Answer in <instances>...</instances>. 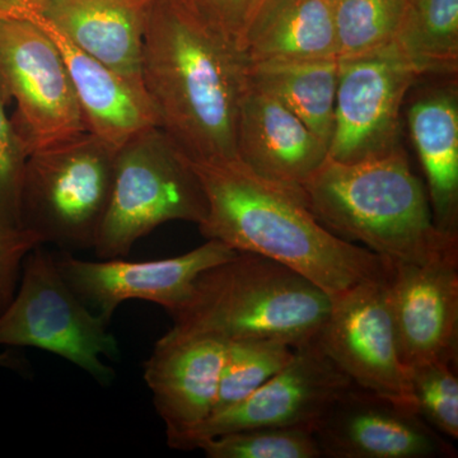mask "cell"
Here are the masks:
<instances>
[{
	"mask_svg": "<svg viewBox=\"0 0 458 458\" xmlns=\"http://www.w3.org/2000/svg\"><path fill=\"white\" fill-rule=\"evenodd\" d=\"M42 243L30 229L0 223V313L13 300L26 256Z\"/></svg>",
	"mask_w": 458,
	"mask_h": 458,
	"instance_id": "obj_28",
	"label": "cell"
},
{
	"mask_svg": "<svg viewBox=\"0 0 458 458\" xmlns=\"http://www.w3.org/2000/svg\"><path fill=\"white\" fill-rule=\"evenodd\" d=\"M31 22L49 36L64 60L87 131L117 150L140 132L158 126L143 87L80 49L47 17Z\"/></svg>",
	"mask_w": 458,
	"mask_h": 458,
	"instance_id": "obj_17",
	"label": "cell"
},
{
	"mask_svg": "<svg viewBox=\"0 0 458 458\" xmlns=\"http://www.w3.org/2000/svg\"><path fill=\"white\" fill-rule=\"evenodd\" d=\"M147 3L47 0L44 16L80 49L143 87L140 56Z\"/></svg>",
	"mask_w": 458,
	"mask_h": 458,
	"instance_id": "obj_18",
	"label": "cell"
},
{
	"mask_svg": "<svg viewBox=\"0 0 458 458\" xmlns=\"http://www.w3.org/2000/svg\"><path fill=\"white\" fill-rule=\"evenodd\" d=\"M0 98L27 156L87 131L56 45L40 27L0 18Z\"/></svg>",
	"mask_w": 458,
	"mask_h": 458,
	"instance_id": "obj_8",
	"label": "cell"
},
{
	"mask_svg": "<svg viewBox=\"0 0 458 458\" xmlns=\"http://www.w3.org/2000/svg\"><path fill=\"white\" fill-rule=\"evenodd\" d=\"M140 74L158 128L186 158H236L246 62L192 0H148Z\"/></svg>",
	"mask_w": 458,
	"mask_h": 458,
	"instance_id": "obj_1",
	"label": "cell"
},
{
	"mask_svg": "<svg viewBox=\"0 0 458 458\" xmlns=\"http://www.w3.org/2000/svg\"><path fill=\"white\" fill-rule=\"evenodd\" d=\"M14 364H16V360H14L9 352H3V354H0V366L13 367Z\"/></svg>",
	"mask_w": 458,
	"mask_h": 458,
	"instance_id": "obj_30",
	"label": "cell"
},
{
	"mask_svg": "<svg viewBox=\"0 0 458 458\" xmlns=\"http://www.w3.org/2000/svg\"><path fill=\"white\" fill-rule=\"evenodd\" d=\"M420 75L391 45L339 60L328 158L355 164L400 147L401 107Z\"/></svg>",
	"mask_w": 458,
	"mask_h": 458,
	"instance_id": "obj_9",
	"label": "cell"
},
{
	"mask_svg": "<svg viewBox=\"0 0 458 458\" xmlns=\"http://www.w3.org/2000/svg\"><path fill=\"white\" fill-rule=\"evenodd\" d=\"M116 150L89 131L27 157L21 225L42 242L95 245L113 188Z\"/></svg>",
	"mask_w": 458,
	"mask_h": 458,
	"instance_id": "obj_6",
	"label": "cell"
},
{
	"mask_svg": "<svg viewBox=\"0 0 458 458\" xmlns=\"http://www.w3.org/2000/svg\"><path fill=\"white\" fill-rule=\"evenodd\" d=\"M207 199L189 159L158 126L116 150L113 188L96 237V254L117 259L164 223L200 225Z\"/></svg>",
	"mask_w": 458,
	"mask_h": 458,
	"instance_id": "obj_5",
	"label": "cell"
},
{
	"mask_svg": "<svg viewBox=\"0 0 458 458\" xmlns=\"http://www.w3.org/2000/svg\"><path fill=\"white\" fill-rule=\"evenodd\" d=\"M237 252L221 241L207 240L188 254L161 260L86 261L63 255L55 261L74 293L108 322L120 304L131 300L159 304L174 313L185 302L200 274Z\"/></svg>",
	"mask_w": 458,
	"mask_h": 458,
	"instance_id": "obj_12",
	"label": "cell"
},
{
	"mask_svg": "<svg viewBox=\"0 0 458 458\" xmlns=\"http://www.w3.org/2000/svg\"><path fill=\"white\" fill-rule=\"evenodd\" d=\"M22 270L20 288L0 313V345L53 352L101 384L113 381L114 369L102 358L117 357L119 345L107 322L89 311L41 245L26 256Z\"/></svg>",
	"mask_w": 458,
	"mask_h": 458,
	"instance_id": "obj_7",
	"label": "cell"
},
{
	"mask_svg": "<svg viewBox=\"0 0 458 458\" xmlns=\"http://www.w3.org/2000/svg\"><path fill=\"white\" fill-rule=\"evenodd\" d=\"M405 0H331L337 59H352L387 49Z\"/></svg>",
	"mask_w": 458,
	"mask_h": 458,
	"instance_id": "obj_24",
	"label": "cell"
},
{
	"mask_svg": "<svg viewBox=\"0 0 458 458\" xmlns=\"http://www.w3.org/2000/svg\"><path fill=\"white\" fill-rule=\"evenodd\" d=\"M225 343L210 336L168 331L144 366V379L165 426L168 445L186 443L212 417Z\"/></svg>",
	"mask_w": 458,
	"mask_h": 458,
	"instance_id": "obj_15",
	"label": "cell"
},
{
	"mask_svg": "<svg viewBox=\"0 0 458 458\" xmlns=\"http://www.w3.org/2000/svg\"><path fill=\"white\" fill-rule=\"evenodd\" d=\"M246 78L278 98L328 147L335 111L339 59L258 63L246 65Z\"/></svg>",
	"mask_w": 458,
	"mask_h": 458,
	"instance_id": "obj_21",
	"label": "cell"
},
{
	"mask_svg": "<svg viewBox=\"0 0 458 458\" xmlns=\"http://www.w3.org/2000/svg\"><path fill=\"white\" fill-rule=\"evenodd\" d=\"M293 355V346L276 339L247 337L225 342L213 414L236 405L255 393L284 369Z\"/></svg>",
	"mask_w": 458,
	"mask_h": 458,
	"instance_id": "obj_23",
	"label": "cell"
},
{
	"mask_svg": "<svg viewBox=\"0 0 458 458\" xmlns=\"http://www.w3.org/2000/svg\"><path fill=\"white\" fill-rule=\"evenodd\" d=\"M386 292L406 369L458 361V254L390 264Z\"/></svg>",
	"mask_w": 458,
	"mask_h": 458,
	"instance_id": "obj_14",
	"label": "cell"
},
{
	"mask_svg": "<svg viewBox=\"0 0 458 458\" xmlns=\"http://www.w3.org/2000/svg\"><path fill=\"white\" fill-rule=\"evenodd\" d=\"M315 339L294 348L291 361L255 393L216 412L190 437L185 451L222 434L271 427L315 429L319 419L352 387Z\"/></svg>",
	"mask_w": 458,
	"mask_h": 458,
	"instance_id": "obj_11",
	"label": "cell"
},
{
	"mask_svg": "<svg viewBox=\"0 0 458 458\" xmlns=\"http://www.w3.org/2000/svg\"><path fill=\"white\" fill-rule=\"evenodd\" d=\"M197 450L209 458H321L311 428L271 427L222 434Z\"/></svg>",
	"mask_w": 458,
	"mask_h": 458,
	"instance_id": "obj_25",
	"label": "cell"
},
{
	"mask_svg": "<svg viewBox=\"0 0 458 458\" xmlns=\"http://www.w3.org/2000/svg\"><path fill=\"white\" fill-rule=\"evenodd\" d=\"M331 297L267 256L237 252L198 276L171 331L229 340L276 339L297 348L315 339Z\"/></svg>",
	"mask_w": 458,
	"mask_h": 458,
	"instance_id": "obj_4",
	"label": "cell"
},
{
	"mask_svg": "<svg viewBox=\"0 0 458 458\" xmlns=\"http://www.w3.org/2000/svg\"><path fill=\"white\" fill-rule=\"evenodd\" d=\"M236 152L265 179L301 188L327 161L328 147L278 98L247 81L238 107Z\"/></svg>",
	"mask_w": 458,
	"mask_h": 458,
	"instance_id": "obj_16",
	"label": "cell"
},
{
	"mask_svg": "<svg viewBox=\"0 0 458 458\" xmlns=\"http://www.w3.org/2000/svg\"><path fill=\"white\" fill-rule=\"evenodd\" d=\"M301 190L310 212L331 233L363 243L388 264L458 254V236L434 225L426 191L401 146L355 164L327 157Z\"/></svg>",
	"mask_w": 458,
	"mask_h": 458,
	"instance_id": "obj_3",
	"label": "cell"
},
{
	"mask_svg": "<svg viewBox=\"0 0 458 458\" xmlns=\"http://www.w3.org/2000/svg\"><path fill=\"white\" fill-rule=\"evenodd\" d=\"M412 143L426 174L434 225L458 236L457 82L428 89L409 108Z\"/></svg>",
	"mask_w": 458,
	"mask_h": 458,
	"instance_id": "obj_19",
	"label": "cell"
},
{
	"mask_svg": "<svg viewBox=\"0 0 458 458\" xmlns=\"http://www.w3.org/2000/svg\"><path fill=\"white\" fill-rule=\"evenodd\" d=\"M328 458H454L457 451L417 409L352 386L313 429Z\"/></svg>",
	"mask_w": 458,
	"mask_h": 458,
	"instance_id": "obj_13",
	"label": "cell"
},
{
	"mask_svg": "<svg viewBox=\"0 0 458 458\" xmlns=\"http://www.w3.org/2000/svg\"><path fill=\"white\" fill-rule=\"evenodd\" d=\"M189 162L207 199L199 225L207 240L282 262L330 297L358 283L387 278L390 264L331 233L310 212L301 188L265 179L238 157Z\"/></svg>",
	"mask_w": 458,
	"mask_h": 458,
	"instance_id": "obj_2",
	"label": "cell"
},
{
	"mask_svg": "<svg viewBox=\"0 0 458 458\" xmlns=\"http://www.w3.org/2000/svg\"><path fill=\"white\" fill-rule=\"evenodd\" d=\"M27 153L0 98V223L22 227L21 197Z\"/></svg>",
	"mask_w": 458,
	"mask_h": 458,
	"instance_id": "obj_27",
	"label": "cell"
},
{
	"mask_svg": "<svg viewBox=\"0 0 458 458\" xmlns=\"http://www.w3.org/2000/svg\"><path fill=\"white\" fill-rule=\"evenodd\" d=\"M315 340L352 385L415 408L386 279L358 283L331 295L330 311Z\"/></svg>",
	"mask_w": 458,
	"mask_h": 458,
	"instance_id": "obj_10",
	"label": "cell"
},
{
	"mask_svg": "<svg viewBox=\"0 0 458 458\" xmlns=\"http://www.w3.org/2000/svg\"><path fill=\"white\" fill-rule=\"evenodd\" d=\"M393 47L420 77H456L458 0H405Z\"/></svg>",
	"mask_w": 458,
	"mask_h": 458,
	"instance_id": "obj_22",
	"label": "cell"
},
{
	"mask_svg": "<svg viewBox=\"0 0 458 458\" xmlns=\"http://www.w3.org/2000/svg\"><path fill=\"white\" fill-rule=\"evenodd\" d=\"M241 53L246 65L337 59L331 0H265L247 27Z\"/></svg>",
	"mask_w": 458,
	"mask_h": 458,
	"instance_id": "obj_20",
	"label": "cell"
},
{
	"mask_svg": "<svg viewBox=\"0 0 458 458\" xmlns=\"http://www.w3.org/2000/svg\"><path fill=\"white\" fill-rule=\"evenodd\" d=\"M457 361L408 367L410 391L421 418L442 436L458 438Z\"/></svg>",
	"mask_w": 458,
	"mask_h": 458,
	"instance_id": "obj_26",
	"label": "cell"
},
{
	"mask_svg": "<svg viewBox=\"0 0 458 458\" xmlns=\"http://www.w3.org/2000/svg\"><path fill=\"white\" fill-rule=\"evenodd\" d=\"M241 51L243 36L265 0H192Z\"/></svg>",
	"mask_w": 458,
	"mask_h": 458,
	"instance_id": "obj_29",
	"label": "cell"
}]
</instances>
